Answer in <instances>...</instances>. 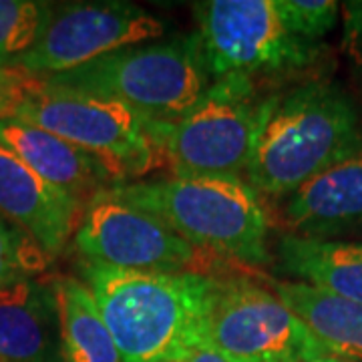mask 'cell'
<instances>
[{
  "mask_svg": "<svg viewBox=\"0 0 362 362\" xmlns=\"http://www.w3.org/2000/svg\"><path fill=\"white\" fill-rule=\"evenodd\" d=\"M0 362H63L51 282L30 278L0 288Z\"/></svg>",
  "mask_w": 362,
  "mask_h": 362,
  "instance_id": "obj_14",
  "label": "cell"
},
{
  "mask_svg": "<svg viewBox=\"0 0 362 362\" xmlns=\"http://www.w3.org/2000/svg\"><path fill=\"white\" fill-rule=\"evenodd\" d=\"M274 8L292 35L310 42L326 37L340 14L334 0H274Z\"/></svg>",
  "mask_w": 362,
  "mask_h": 362,
  "instance_id": "obj_20",
  "label": "cell"
},
{
  "mask_svg": "<svg viewBox=\"0 0 362 362\" xmlns=\"http://www.w3.org/2000/svg\"><path fill=\"white\" fill-rule=\"evenodd\" d=\"M280 95L259 97L254 78L216 81L180 119L149 123L159 163L171 175H242Z\"/></svg>",
  "mask_w": 362,
  "mask_h": 362,
  "instance_id": "obj_5",
  "label": "cell"
},
{
  "mask_svg": "<svg viewBox=\"0 0 362 362\" xmlns=\"http://www.w3.org/2000/svg\"><path fill=\"white\" fill-rule=\"evenodd\" d=\"M52 8L37 0H0V69L13 66L42 39Z\"/></svg>",
  "mask_w": 362,
  "mask_h": 362,
  "instance_id": "obj_18",
  "label": "cell"
},
{
  "mask_svg": "<svg viewBox=\"0 0 362 362\" xmlns=\"http://www.w3.org/2000/svg\"><path fill=\"white\" fill-rule=\"evenodd\" d=\"M78 270L123 362L175 361L204 342L214 274L119 270L85 259Z\"/></svg>",
  "mask_w": 362,
  "mask_h": 362,
  "instance_id": "obj_1",
  "label": "cell"
},
{
  "mask_svg": "<svg viewBox=\"0 0 362 362\" xmlns=\"http://www.w3.org/2000/svg\"><path fill=\"white\" fill-rule=\"evenodd\" d=\"M288 233L330 238L362 228V151L328 168L286 197Z\"/></svg>",
  "mask_w": 362,
  "mask_h": 362,
  "instance_id": "obj_13",
  "label": "cell"
},
{
  "mask_svg": "<svg viewBox=\"0 0 362 362\" xmlns=\"http://www.w3.org/2000/svg\"><path fill=\"white\" fill-rule=\"evenodd\" d=\"M13 117L85 149L117 183L139 180L159 165L149 121L111 99L52 87L25 75Z\"/></svg>",
  "mask_w": 362,
  "mask_h": 362,
  "instance_id": "obj_6",
  "label": "cell"
},
{
  "mask_svg": "<svg viewBox=\"0 0 362 362\" xmlns=\"http://www.w3.org/2000/svg\"><path fill=\"white\" fill-rule=\"evenodd\" d=\"M278 270L326 294L362 304V244L282 233L276 242Z\"/></svg>",
  "mask_w": 362,
  "mask_h": 362,
  "instance_id": "obj_15",
  "label": "cell"
},
{
  "mask_svg": "<svg viewBox=\"0 0 362 362\" xmlns=\"http://www.w3.org/2000/svg\"><path fill=\"white\" fill-rule=\"evenodd\" d=\"M0 214L54 258L77 230L83 206L0 147Z\"/></svg>",
  "mask_w": 362,
  "mask_h": 362,
  "instance_id": "obj_11",
  "label": "cell"
},
{
  "mask_svg": "<svg viewBox=\"0 0 362 362\" xmlns=\"http://www.w3.org/2000/svg\"><path fill=\"white\" fill-rule=\"evenodd\" d=\"M362 151V117L334 81H308L280 99L244 180L262 197H288L306 181Z\"/></svg>",
  "mask_w": 362,
  "mask_h": 362,
  "instance_id": "obj_3",
  "label": "cell"
},
{
  "mask_svg": "<svg viewBox=\"0 0 362 362\" xmlns=\"http://www.w3.org/2000/svg\"><path fill=\"white\" fill-rule=\"evenodd\" d=\"M23 83H25V73L16 71L13 66L0 69V123L13 117L14 107L21 99Z\"/></svg>",
  "mask_w": 362,
  "mask_h": 362,
  "instance_id": "obj_22",
  "label": "cell"
},
{
  "mask_svg": "<svg viewBox=\"0 0 362 362\" xmlns=\"http://www.w3.org/2000/svg\"><path fill=\"white\" fill-rule=\"evenodd\" d=\"M173 362H232L228 361L226 356H221L220 352L207 346L206 342H199V344H194L189 349H185L181 352L180 356Z\"/></svg>",
  "mask_w": 362,
  "mask_h": 362,
  "instance_id": "obj_23",
  "label": "cell"
},
{
  "mask_svg": "<svg viewBox=\"0 0 362 362\" xmlns=\"http://www.w3.org/2000/svg\"><path fill=\"white\" fill-rule=\"evenodd\" d=\"M197 39L211 83L242 75L286 73L318 61L320 47L292 35L274 0L195 2Z\"/></svg>",
  "mask_w": 362,
  "mask_h": 362,
  "instance_id": "obj_7",
  "label": "cell"
},
{
  "mask_svg": "<svg viewBox=\"0 0 362 362\" xmlns=\"http://www.w3.org/2000/svg\"><path fill=\"white\" fill-rule=\"evenodd\" d=\"M0 147L11 151L39 177L77 199L83 209L117 183L97 157L16 117L0 123Z\"/></svg>",
  "mask_w": 362,
  "mask_h": 362,
  "instance_id": "obj_12",
  "label": "cell"
},
{
  "mask_svg": "<svg viewBox=\"0 0 362 362\" xmlns=\"http://www.w3.org/2000/svg\"><path fill=\"white\" fill-rule=\"evenodd\" d=\"M109 192L156 216L192 246L214 258L264 266L270 214L242 175H171L115 183Z\"/></svg>",
  "mask_w": 362,
  "mask_h": 362,
  "instance_id": "obj_2",
  "label": "cell"
},
{
  "mask_svg": "<svg viewBox=\"0 0 362 362\" xmlns=\"http://www.w3.org/2000/svg\"><path fill=\"white\" fill-rule=\"evenodd\" d=\"M204 342L232 362H294L330 352L268 286L246 276H216Z\"/></svg>",
  "mask_w": 362,
  "mask_h": 362,
  "instance_id": "obj_8",
  "label": "cell"
},
{
  "mask_svg": "<svg viewBox=\"0 0 362 362\" xmlns=\"http://www.w3.org/2000/svg\"><path fill=\"white\" fill-rule=\"evenodd\" d=\"M40 81L123 103L149 123L180 119L211 85L195 33L123 47L78 69Z\"/></svg>",
  "mask_w": 362,
  "mask_h": 362,
  "instance_id": "obj_4",
  "label": "cell"
},
{
  "mask_svg": "<svg viewBox=\"0 0 362 362\" xmlns=\"http://www.w3.org/2000/svg\"><path fill=\"white\" fill-rule=\"evenodd\" d=\"M59 312L63 362H123L89 286L75 276L51 280Z\"/></svg>",
  "mask_w": 362,
  "mask_h": 362,
  "instance_id": "obj_17",
  "label": "cell"
},
{
  "mask_svg": "<svg viewBox=\"0 0 362 362\" xmlns=\"http://www.w3.org/2000/svg\"><path fill=\"white\" fill-rule=\"evenodd\" d=\"M165 21L131 2H71L52 8L42 39L13 69L47 78L87 65L123 47L161 39Z\"/></svg>",
  "mask_w": 362,
  "mask_h": 362,
  "instance_id": "obj_10",
  "label": "cell"
},
{
  "mask_svg": "<svg viewBox=\"0 0 362 362\" xmlns=\"http://www.w3.org/2000/svg\"><path fill=\"white\" fill-rule=\"evenodd\" d=\"M276 296L296 314L332 354L362 362V304L326 294L294 280L262 276Z\"/></svg>",
  "mask_w": 362,
  "mask_h": 362,
  "instance_id": "obj_16",
  "label": "cell"
},
{
  "mask_svg": "<svg viewBox=\"0 0 362 362\" xmlns=\"http://www.w3.org/2000/svg\"><path fill=\"white\" fill-rule=\"evenodd\" d=\"M49 259L28 233L0 214V288L35 278Z\"/></svg>",
  "mask_w": 362,
  "mask_h": 362,
  "instance_id": "obj_19",
  "label": "cell"
},
{
  "mask_svg": "<svg viewBox=\"0 0 362 362\" xmlns=\"http://www.w3.org/2000/svg\"><path fill=\"white\" fill-rule=\"evenodd\" d=\"M73 242L85 262L119 270L207 274L209 264H214V256L109 189L85 206Z\"/></svg>",
  "mask_w": 362,
  "mask_h": 362,
  "instance_id": "obj_9",
  "label": "cell"
},
{
  "mask_svg": "<svg viewBox=\"0 0 362 362\" xmlns=\"http://www.w3.org/2000/svg\"><path fill=\"white\" fill-rule=\"evenodd\" d=\"M294 362H354V361H349V358H344V356H338V354L328 352V354H320V356L302 358V361H294Z\"/></svg>",
  "mask_w": 362,
  "mask_h": 362,
  "instance_id": "obj_24",
  "label": "cell"
},
{
  "mask_svg": "<svg viewBox=\"0 0 362 362\" xmlns=\"http://www.w3.org/2000/svg\"><path fill=\"white\" fill-rule=\"evenodd\" d=\"M342 8V51L356 77L362 78V0L340 4Z\"/></svg>",
  "mask_w": 362,
  "mask_h": 362,
  "instance_id": "obj_21",
  "label": "cell"
},
{
  "mask_svg": "<svg viewBox=\"0 0 362 362\" xmlns=\"http://www.w3.org/2000/svg\"><path fill=\"white\" fill-rule=\"evenodd\" d=\"M156 362H173V361H156Z\"/></svg>",
  "mask_w": 362,
  "mask_h": 362,
  "instance_id": "obj_25",
  "label": "cell"
}]
</instances>
